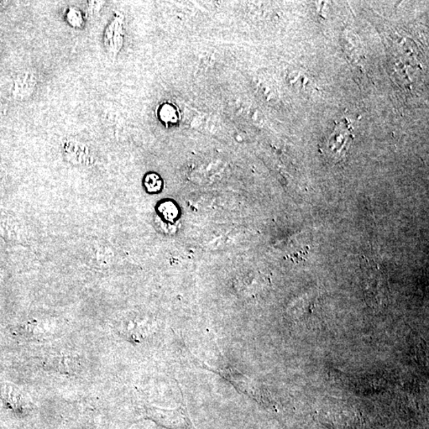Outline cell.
Segmentation results:
<instances>
[{"mask_svg":"<svg viewBox=\"0 0 429 429\" xmlns=\"http://www.w3.org/2000/svg\"><path fill=\"white\" fill-rule=\"evenodd\" d=\"M106 1H87L88 12L91 17H97V15L101 13L103 8L106 6Z\"/></svg>","mask_w":429,"mask_h":429,"instance_id":"8","label":"cell"},{"mask_svg":"<svg viewBox=\"0 0 429 429\" xmlns=\"http://www.w3.org/2000/svg\"><path fill=\"white\" fill-rule=\"evenodd\" d=\"M146 417L167 429H197L185 404L170 410L150 406L146 408Z\"/></svg>","mask_w":429,"mask_h":429,"instance_id":"1","label":"cell"},{"mask_svg":"<svg viewBox=\"0 0 429 429\" xmlns=\"http://www.w3.org/2000/svg\"><path fill=\"white\" fill-rule=\"evenodd\" d=\"M352 139L349 126L340 123L328 141V152L337 159H341L348 150Z\"/></svg>","mask_w":429,"mask_h":429,"instance_id":"4","label":"cell"},{"mask_svg":"<svg viewBox=\"0 0 429 429\" xmlns=\"http://www.w3.org/2000/svg\"><path fill=\"white\" fill-rule=\"evenodd\" d=\"M38 86L39 78L35 72L26 71L15 81L13 95L18 101H28L34 95Z\"/></svg>","mask_w":429,"mask_h":429,"instance_id":"5","label":"cell"},{"mask_svg":"<svg viewBox=\"0 0 429 429\" xmlns=\"http://www.w3.org/2000/svg\"><path fill=\"white\" fill-rule=\"evenodd\" d=\"M7 3L8 2H0V10H3Z\"/></svg>","mask_w":429,"mask_h":429,"instance_id":"9","label":"cell"},{"mask_svg":"<svg viewBox=\"0 0 429 429\" xmlns=\"http://www.w3.org/2000/svg\"><path fill=\"white\" fill-rule=\"evenodd\" d=\"M124 39V15L117 12L103 31L104 48L112 57H117L123 49Z\"/></svg>","mask_w":429,"mask_h":429,"instance_id":"2","label":"cell"},{"mask_svg":"<svg viewBox=\"0 0 429 429\" xmlns=\"http://www.w3.org/2000/svg\"><path fill=\"white\" fill-rule=\"evenodd\" d=\"M65 20L72 29L81 30L85 28L86 19L81 10L75 7L68 8L65 13Z\"/></svg>","mask_w":429,"mask_h":429,"instance_id":"7","label":"cell"},{"mask_svg":"<svg viewBox=\"0 0 429 429\" xmlns=\"http://www.w3.org/2000/svg\"><path fill=\"white\" fill-rule=\"evenodd\" d=\"M61 151L66 160L72 165L92 166L97 163L90 146L80 141L66 139L61 144Z\"/></svg>","mask_w":429,"mask_h":429,"instance_id":"3","label":"cell"},{"mask_svg":"<svg viewBox=\"0 0 429 429\" xmlns=\"http://www.w3.org/2000/svg\"><path fill=\"white\" fill-rule=\"evenodd\" d=\"M159 118L166 125H174L179 122V112L177 107L172 103H163L159 108Z\"/></svg>","mask_w":429,"mask_h":429,"instance_id":"6","label":"cell"}]
</instances>
